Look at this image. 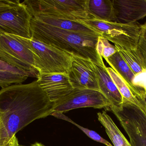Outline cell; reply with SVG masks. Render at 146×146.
I'll return each instance as SVG.
<instances>
[{
  "label": "cell",
  "mask_w": 146,
  "mask_h": 146,
  "mask_svg": "<svg viewBox=\"0 0 146 146\" xmlns=\"http://www.w3.org/2000/svg\"><path fill=\"white\" fill-rule=\"evenodd\" d=\"M139 96L141 97V99L143 100V102H144V104H145L146 107V93H145L143 95H139Z\"/></svg>",
  "instance_id": "cell-26"
},
{
  "label": "cell",
  "mask_w": 146,
  "mask_h": 146,
  "mask_svg": "<svg viewBox=\"0 0 146 146\" xmlns=\"http://www.w3.org/2000/svg\"><path fill=\"white\" fill-rule=\"evenodd\" d=\"M32 18L26 5L23 2H20L0 13V32L25 38H31Z\"/></svg>",
  "instance_id": "cell-8"
},
{
  "label": "cell",
  "mask_w": 146,
  "mask_h": 146,
  "mask_svg": "<svg viewBox=\"0 0 146 146\" xmlns=\"http://www.w3.org/2000/svg\"><path fill=\"white\" fill-rule=\"evenodd\" d=\"M88 0H26L23 2L34 16L42 14L70 20L93 19L88 9Z\"/></svg>",
  "instance_id": "cell-4"
},
{
  "label": "cell",
  "mask_w": 146,
  "mask_h": 146,
  "mask_svg": "<svg viewBox=\"0 0 146 146\" xmlns=\"http://www.w3.org/2000/svg\"><path fill=\"white\" fill-rule=\"evenodd\" d=\"M18 146H25L21 145H18Z\"/></svg>",
  "instance_id": "cell-28"
},
{
  "label": "cell",
  "mask_w": 146,
  "mask_h": 146,
  "mask_svg": "<svg viewBox=\"0 0 146 146\" xmlns=\"http://www.w3.org/2000/svg\"><path fill=\"white\" fill-rule=\"evenodd\" d=\"M123 59L139 79L146 91V65L138 48L131 49L115 45Z\"/></svg>",
  "instance_id": "cell-14"
},
{
  "label": "cell",
  "mask_w": 146,
  "mask_h": 146,
  "mask_svg": "<svg viewBox=\"0 0 146 146\" xmlns=\"http://www.w3.org/2000/svg\"><path fill=\"white\" fill-rule=\"evenodd\" d=\"M110 107V102L100 91L74 88L67 95L54 103L53 112L63 113L82 108L104 109L109 111Z\"/></svg>",
  "instance_id": "cell-7"
},
{
  "label": "cell",
  "mask_w": 146,
  "mask_h": 146,
  "mask_svg": "<svg viewBox=\"0 0 146 146\" xmlns=\"http://www.w3.org/2000/svg\"><path fill=\"white\" fill-rule=\"evenodd\" d=\"M12 35L33 53L39 73H67L72 66V55L33 39Z\"/></svg>",
  "instance_id": "cell-3"
},
{
  "label": "cell",
  "mask_w": 146,
  "mask_h": 146,
  "mask_svg": "<svg viewBox=\"0 0 146 146\" xmlns=\"http://www.w3.org/2000/svg\"><path fill=\"white\" fill-rule=\"evenodd\" d=\"M68 75L73 88L100 91L98 76L94 63L89 59L72 56Z\"/></svg>",
  "instance_id": "cell-9"
},
{
  "label": "cell",
  "mask_w": 146,
  "mask_h": 146,
  "mask_svg": "<svg viewBox=\"0 0 146 146\" xmlns=\"http://www.w3.org/2000/svg\"><path fill=\"white\" fill-rule=\"evenodd\" d=\"M138 49L146 65V23L141 25Z\"/></svg>",
  "instance_id": "cell-22"
},
{
  "label": "cell",
  "mask_w": 146,
  "mask_h": 146,
  "mask_svg": "<svg viewBox=\"0 0 146 146\" xmlns=\"http://www.w3.org/2000/svg\"><path fill=\"white\" fill-rule=\"evenodd\" d=\"M97 50L98 54L105 60L117 51L115 45H112L110 43L109 40L101 36L99 37Z\"/></svg>",
  "instance_id": "cell-21"
},
{
  "label": "cell",
  "mask_w": 146,
  "mask_h": 146,
  "mask_svg": "<svg viewBox=\"0 0 146 146\" xmlns=\"http://www.w3.org/2000/svg\"><path fill=\"white\" fill-rule=\"evenodd\" d=\"M139 105L123 101L119 107H110L130 140L132 146H146V107L139 96Z\"/></svg>",
  "instance_id": "cell-5"
},
{
  "label": "cell",
  "mask_w": 146,
  "mask_h": 146,
  "mask_svg": "<svg viewBox=\"0 0 146 146\" xmlns=\"http://www.w3.org/2000/svg\"><path fill=\"white\" fill-rule=\"evenodd\" d=\"M31 38L76 56L104 66L103 57L97 50L99 37L94 33L63 30L44 24L34 17L31 21Z\"/></svg>",
  "instance_id": "cell-2"
},
{
  "label": "cell",
  "mask_w": 146,
  "mask_h": 146,
  "mask_svg": "<svg viewBox=\"0 0 146 146\" xmlns=\"http://www.w3.org/2000/svg\"><path fill=\"white\" fill-rule=\"evenodd\" d=\"M19 145V144L18 139L15 135L12 138L7 146H18Z\"/></svg>",
  "instance_id": "cell-25"
},
{
  "label": "cell",
  "mask_w": 146,
  "mask_h": 146,
  "mask_svg": "<svg viewBox=\"0 0 146 146\" xmlns=\"http://www.w3.org/2000/svg\"><path fill=\"white\" fill-rule=\"evenodd\" d=\"M51 115L54 116V117H56V118L62 119V120H65V121L71 123L72 124H74V125L79 128L81 130H82L89 138L95 141H97V142L102 143V144H104V145H106L107 146H113L110 142H108L107 141H106V140L102 138L100 135H99L98 133H96L95 131L90 130V129H88L78 125L77 123H75L74 122L72 121L69 117L63 115V113L53 112L51 114Z\"/></svg>",
  "instance_id": "cell-19"
},
{
  "label": "cell",
  "mask_w": 146,
  "mask_h": 146,
  "mask_svg": "<svg viewBox=\"0 0 146 146\" xmlns=\"http://www.w3.org/2000/svg\"><path fill=\"white\" fill-rule=\"evenodd\" d=\"M20 2L19 0H0V13L12 7Z\"/></svg>",
  "instance_id": "cell-24"
},
{
  "label": "cell",
  "mask_w": 146,
  "mask_h": 146,
  "mask_svg": "<svg viewBox=\"0 0 146 146\" xmlns=\"http://www.w3.org/2000/svg\"><path fill=\"white\" fill-rule=\"evenodd\" d=\"M88 9L93 19L101 21L115 22L112 1L88 0Z\"/></svg>",
  "instance_id": "cell-16"
},
{
  "label": "cell",
  "mask_w": 146,
  "mask_h": 146,
  "mask_svg": "<svg viewBox=\"0 0 146 146\" xmlns=\"http://www.w3.org/2000/svg\"><path fill=\"white\" fill-rule=\"evenodd\" d=\"M111 67L127 83L135 94H145L139 79L123 59L118 51L106 60Z\"/></svg>",
  "instance_id": "cell-12"
},
{
  "label": "cell",
  "mask_w": 146,
  "mask_h": 146,
  "mask_svg": "<svg viewBox=\"0 0 146 146\" xmlns=\"http://www.w3.org/2000/svg\"><path fill=\"white\" fill-rule=\"evenodd\" d=\"M98 118L105 128L106 133L114 146H132L106 112H98Z\"/></svg>",
  "instance_id": "cell-17"
},
{
  "label": "cell",
  "mask_w": 146,
  "mask_h": 146,
  "mask_svg": "<svg viewBox=\"0 0 146 146\" xmlns=\"http://www.w3.org/2000/svg\"><path fill=\"white\" fill-rule=\"evenodd\" d=\"M115 22L136 23L146 16V0H113Z\"/></svg>",
  "instance_id": "cell-11"
},
{
  "label": "cell",
  "mask_w": 146,
  "mask_h": 146,
  "mask_svg": "<svg viewBox=\"0 0 146 146\" xmlns=\"http://www.w3.org/2000/svg\"><path fill=\"white\" fill-rule=\"evenodd\" d=\"M32 17L44 24L63 30L100 35L88 27L77 21L54 18L42 14L36 15Z\"/></svg>",
  "instance_id": "cell-15"
},
{
  "label": "cell",
  "mask_w": 146,
  "mask_h": 146,
  "mask_svg": "<svg viewBox=\"0 0 146 146\" xmlns=\"http://www.w3.org/2000/svg\"><path fill=\"white\" fill-rule=\"evenodd\" d=\"M94 66L98 76L100 91L110 102V107H120L123 103V99L107 72L106 66H98L95 64Z\"/></svg>",
  "instance_id": "cell-13"
},
{
  "label": "cell",
  "mask_w": 146,
  "mask_h": 146,
  "mask_svg": "<svg viewBox=\"0 0 146 146\" xmlns=\"http://www.w3.org/2000/svg\"><path fill=\"white\" fill-rule=\"evenodd\" d=\"M0 58L20 70L38 78L34 55L13 35L0 32Z\"/></svg>",
  "instance_id": "cell-6"
},
{
  "label": "cell",
  "mask_w": 146,
  "mask_h": 146,
  "mask_svg": "<svg viewBox=\"0 0 146 146\" xmlns=\"http://www.w3.org/2000/svg\"><path fill=\"white\" fill-rule=\"evenodd\" d=\"M0 71L9 72L27 77H33L32 75L29 73L20 70L1 59H0Z\"/></svg>",
  "instance_id": "cell-23"
},
{
  "label": "cell",
  "mask_w": 146,
  "mask_h": 146,
  "mask_svg": "<svg viewBox=\"0 0 146 146\" xmlns=\"http://www.w3.org/2000/svg\"><path fill=\"white\" fill-rule=\"evenodd\" d=\"M52 103L37 81L0 90V146H7L20 130L53 113Z\"/></svg>",
  "instance_id": "cell-1"
},
{
  "label": "cell",
  "mask_w": 146,
  "mask_h": 146,
  "mask_svg": "<svg viewBox=\"0 0 146 146\" xmlns=\"http://www.w3.org/2000/svg\"><path fill=\"white\" fill-rule=\"evenodd\" d=\"M36 81L54 103L63 98L74 89L68 74L66 73H39Z\"/></svg>",
  "instance_id": "cell-10"
},
{
  "label": "cell",
  "mask_w": 146,
  "mask_h": 146,
  "mask_svg": "<svg viewBox=\"0 0 146 146\" xmlns=\"http://www.w3.org/2000/svg\"><path fill=\"white\" fill-rule=\"evenodd\" d=\"M106 70L121 95L123 101H128L138 105L139 101L127 83L111 67H106Z\"/></svg>",
  "instance_id": "cell-18"
},
{
  "label": "cell",
  "mask_w": 146,
  "mask_h": 146,
  "mask_svg": "<svg viewBox=\"0 0 146 146\" xmlns=\"http://www.w3.org/2000/svg\"><path fill=\"white\" fill-rule=\"evenodd\" d=\"M27 78L9 72L0 71V87L3 89L12 85L22 84Z\"/></svg>",
  "instance_id": "cell-20"
},
{
  "label": "cell",
  "mask_w": 146,
  "mask_h": 146,
  "mask_svg": "<svg viewBox=\"0 0 146 146\" xmlns=\"http://www.w3.org/2000/svg\"><path fill=\"white\" fill-rule=\"evenodd\" d=\"M30 146H45L43 145V144H42V143H38V142H36V143H34V144H32V145H31Z\"/></svg>",
  "instance_id": "cell-27"
}]
</instances>
